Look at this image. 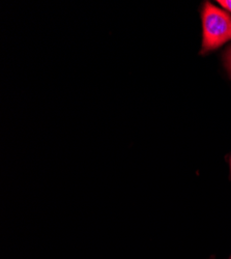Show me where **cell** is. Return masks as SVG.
Here are the masks:
<instances>
[{
  "label": "cell",
  "mask_w": 231,
  "mask_h": 259,
  "mask_svg": "<svg viewBox=\"0 0 231 259\" xmlns=\"http://www.w3.org/2000/svg\"><path fill=\"white\" fill-rule=\"evenodd\" d=\"M201 19L202 54L217 50L231 40V16L227 11L206 2L203 5Z\"/></svg>",
  "instance_id": "obj_1"
},
{
  "label": "cell",
  "mask_w": 231,
  "mask_h": 259,
  "mask_svg": "<svg viewBox=\"0 0 231 259\" xmlns=\"http://www.w3.org/2000/svg\"><path fill=\"white\" fill-rule=\"evenodd\" d=\"M224 64H225V68L227 69L230 77H231V46H229L225 52H224Z\"/></svg>",
  "instance_id": "obj_2"
},
{
  "label": "cell",
  "mask_w": 231,
  "mask_h": 259,
  "mask_svg": "<svg viewBox=\"0 0 231 259\" xmlns=\"http://www.w3.org/2000/svg\"><path fill=\"white\" fill-rule=\"evenodd\" d=\"M225 11L231 14V0H218L217 2Z\"/></svg>",
  "instance_id": "obj_3"
},
{
  "label": "cell",
  "mask_w": 231,
  "mask_h": 259,
  "mask_svg": "<svg viewBox=\"0 0 231 259\" xmlns=\"http://www.w3.org/2000/svg\"><path fill=\"white\" fill-rule=\"evenodd\" d=\"M230 172H231V158H230Z\"/></svg>",
  "instance_id": "obj_4"
},
{
  "label": "cell",
  "mask_w": 231,
  "mask_h": 259,
  "mask_svg": "<svg viewBox=\"0 0 231 259\" xmlns=\"http://www.w3.org/2000/svg\"><path fill=\"white\" fill-rule=\"evenodd\" d=\"M229 259H231V256H230V258H229Z\"/></svg>",
  "instance_id": "obj_5"
}]
</instances>
